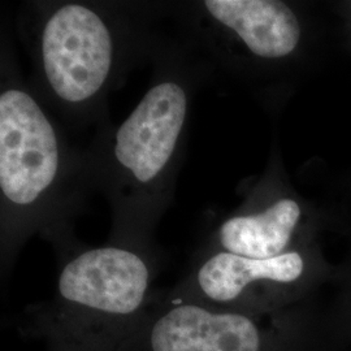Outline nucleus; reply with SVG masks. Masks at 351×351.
<instances>
[{
	"label": "nucleus",
	"instance_id": "f257e3e1",
	"mask_svg": "<svg viewBox=\"0 0 351 351\" xmlns=\"http://www.w3.org/2000/svg\"><path fill=\"white\" fill-rule=\"evenodd\" d=\"M151 251L110 243L65 259L50 301L26 310L20 332L43 351H119L147 313Z\"/></svg>",
	"mask_w": 351,
	"mask_h": 351
},
{
	"label": "nucleus",
	"instance_id": "f03ea898",
	"mask_svg": "<svg viewBox=\"0 0 351 351\" xmlns=\"http://www.w3.org/2000/svg\"><path fill=\"white\" fill-rule=\"evenodd\" d=\"M189 106L185 82L163 77L116 129L104 163L116 203L112 243L147 250L152 221L182 150Z\"/></svg>",
	"mask_w": 351,
	"mask_h": 351
},
{
	"label": "nucleus",
	"instance_id": "7ed1b4c3",
	"mask_svg": "<svg viewBox=\"0 0 351 351\" xmlns=\"http://www.w3.org/2000/svg\"><path fill=\"white\" fill-rule=\"evenodd\" d=\"M66 151L49 113L21 86L0 94L1 258L14 255L36 230L49 226L51 202L63 184Z\"/></svg>",
	"mask_w": 351,
	"mask_h": 351
},
{
	"label": "nucleus",
	"instance_id": "20e7f679",
	"mask_svg": "<svg viewBox=\"0 0 351 351\" xmlns=\"http://www.w3.org/2000/svg\"><path fill=\"white\" fill-rule=\"evenodd\" d=\"M37 38L38 71L51 99L75 113L95 106L120 58L110 16L93 4L63 3L42 20Z\"/></svg>",
	"mask_w": 351,
	"mask_h": 351
},
{
	"label": "nucleus",
	"instance_id": "39448f33",
	"mask_svg": "<svg viewBox=\"0 0 351 351\" xmlns=\"http://www.w3.org/2000/svg\"><path fill=\"white\" fill-rule=\"evenodd\" d=\"M304 271L300 252L254 259L213 250L199 256L181 284L169 294L204 307L239 313L247 294L261 285L284 287L298 281Z\"/></svg>",
	"mask_w": 351,
	"mask_h": 351
},
{
	"label": "nucleus",
	"instance_id": "423d86ee",
	"mask_svg": "<svg viewBox=\"0 0 351 351\" xmlns=\"http://www.w3.org/2000/svg\"><path fill=\"white\" fill-rule=\"evenodd\" d=\"M201 10L215 24L234 33L258 58H285L301 39L298 19L284 1L204 0Z\"/></svg>",
	"mask_w": 351,
	"mask_h": 351
},
{
	"label": "nucleus",
	"instance_id": "0eeeda50",
	"mask_svg": "<svg viewBox=\"0 0 351 351\" xmlns=\"http://www.w3.org/2000/svg\"><path fill=\"white\" fill-rule=\"evenodd\" d=\"M301 219V208L293 199H280L256 213L236 215L220 226L219 249L239 256L269 259L284 255Z\"/></svg>",
	"mask_w": 351,
	"mask_h": 351
}]
</instances>
